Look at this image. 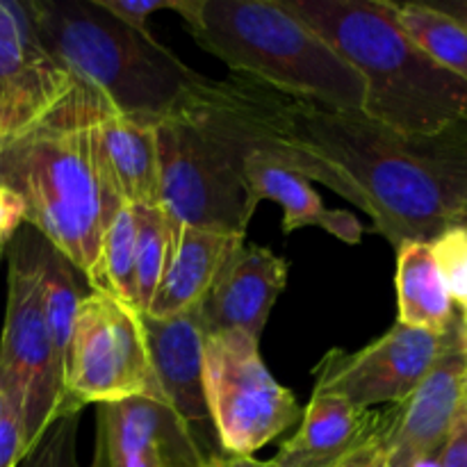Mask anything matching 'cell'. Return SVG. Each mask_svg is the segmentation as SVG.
<instances>
[{
	"label": "cell",
	"instance_id": "d6986e66",
	"mask_svg": "<svg viewBox=\"0 0 467 467\" xmlns=\"http://www.w3.org/2000/svg\"><path fill=\"white\" fill-rule=\"evenodd\" d=\"M100 132L119 194L132 208L160 205V155L155 119L114 108L103 96Z\"/></svg>",
	"mask_w": 467,
	"mask_h": 467
},
{
	"label": "cell",
	"instance_id": "83f0119b",
	"mask_svg": "<svg viewBox=\"0 0 467 467\" xmlns=\"http://www.w3.org/2000/svg\"><path fill=\"white\" fill-rule=\"evenodd\" d=\"M96 3L130 30L150 35V30L146 27L150 14L164 12V9H171V12L178 14L182 0H96Z\"/></svg>",
	"mask_w": 467,
	"mask_h": 467
},
{
	"label": "cell",
	"instance_id": "7402d4cb",
	"mask_svg": "<svg viewBox=\"0 0 467 467\" xmlns=\"http://www.w3.org/2000/svg\"><path fill=\"white\" fill-rule=\"evenodd\" d=\"M397 23L438 67L467 80V30L450 14L424 3H395Z\"/></svg>",
	"mask_w": 467,
	"mask_h": 467
},
{
	"label": "cell",
	"instance_id": "5bb4252c",
	"mask_svg": "<svg viewBox=\"0 0 467 467\" xmlns=\"http://www.w3.org/2000/svg\"><path fill=\"white\" fill-rule=\"evenodd\" d=\"M141 324H144L150 363L162 388L164 401L185 420L199 441V436H203L213 422H210L203 386L205 336L196 310L176 317H150L141 313Z\"/></svg>",
	"mask_w": 467,
	"mask_h": 467
},
{
	"label": "cell",
	"instance_id": "9a60e30c",
	"mask_svg": "<svg viewBox=\"0 0 467 467\" xmlns=\"http://www.w3.org/2000/svg\"><path fill=\"white\" fill-rule=\"evenodd\" d=\"M392 422L388 410L356 409L331 395H313L301 415V427L278 450V467H333L363 447Z\"/></svg>",
	"mask_w": 467,
	"mask_h": 467
},
{
	"label": "cell",
	"instance_id": "e0dca14e",
	"mask_svg": "<svg viewBox=\"0 0 467 467\" xmlns=\"http://www.w3.org/2000/svg\"><path fill=\"white\" fill-rule=\"evenodd\" d=\"M73 85L46 53L0 44V144L41 121Z\"/></svg>",
	"mask_w": 467,
	"mask_h": 467
},
{
	"label": "cell",
	"instance_id": "e575fe53",
	"mask_svg": "<svg viewBox=\"0 0 467 467\" xmlns=\"http://www.w3.org/2000/svg\"><path fill=\"white\" fill-rule=\"evenodd\" d=\"M418 467H438V465H436V461L431 459V461H424V463H420Z\"/></svg>",
	"mask_w": 467,
	"mask_h": 467
},
{
	"label": "cell",
	"instance_id": "7a4b0ae2",
	"mask_svg": "<svg viewBox=\"0 0 467 467\" xmlns=\"http://www.w3.org/2000/svg\"><path fill=\"white\" fill-rule=\"evenodd\" d=\"M103 94L76 80L41 121L0 144V185L21 196L26 223L94 281L105 231L126 201L100 132Z\"/></svg>",
	"mask_w": 467,
	"mask_h": 467
},
{
	"label": "cell",
	"instance_id": "ba28073f",
	"mask_svg": "<svg viewBox=\"0 0 467 467\" xmlns=\"http://www.w3.org/2000/svg\"><path fill=\"white\" fill-rule=\"evenodd\" d=\"M137 397L164 401L141 313L114 296L91 292L78 304L59 415L80 413L87 404H119Z\"/></svg>",
	"mask_w": 467,
	"mask_h": 467
},
{
	"label": "cell",
	"instance_id": "52a82bcc",
	"mask_svg": "<svg viewBox=\"0 0 467 467\" xmlns=\"http://www.w3.org/2000/svg\"><path fill=\"white\" fill-rule=\"evenodd\" d=\"M41 233L23 223L7 246V313L0 337V395L21 415L27 454L59 418L64 383L55 369L39 278Z\"/></svg>",
	"mask_w": 467,
	"mask_h": 467
},
{
	"label": "cell",
	"instance_id": "484cf974",
	"mask_svg": "<svg viewBox=\"0 0 467 467\" xmlns=\"http://www.w3.org/2000/svg\"><path fill=\"white\" fill-rule=\"evenodd\" d=\"M78 415H59L41 441L23 459V467H80L78 463Z\"/></svg>",
	"mask_w": 467,
	"mask_h": 467
},
{
	"label": "cell",
	"instance_id": "8d00e7d4",
	"mask_svg": "<svg viewBox=\"0 0 467 467\" xmlns=\"http://www.w3.org/2000/svg\"><path fill=\"white\" fill-rule=\"evenodd\" d=\"M461 226H463V228H467V213H465V217H463V222H461Z\"/></svg>",
	"mask_w": 467,
	"mask_h": 467
},
{
	"label": "cell",
	"instance_id": "cb8c5ba5",
	"mask_svg": "<svg viewBox=\"0 0 467 467\" xmlns=\"http://www.w3.org/2000/svg\"><path fill=\"white\" fill-rule=\"evenodd\" d=\"M135 296L137 310L146 313L167 272L171 255V223L162 205L135 208Z\"/></svg>",
	"mask_w": 467,
	"mask_h": 467
},
{
	"label": "cell",
	"instance_id": "277c9868",
	"mask_svg": "<svg viewBox=\"0 0 467 467\" xmlns=\"http://www.w3.org/2000/svg\"><path fill=\"white\" fill-rule=\"evenodd\" d=\"M178 14L196 44L237 76L327 109H363L354 68L278 0H182Z\"/></svg>",
	"mask_w": 467,
	"mask_h": 467
},
{
	"label": "cell",
	"instance_id": "ac0fdd59",
	"mask_svg": "<svg viewBox=\"0 0 467 467\" xmlns=\"http://www.w3.org/2000/svg\"><path fill=\"white\" fill-rule=\"evenodd\" d=\"M242 171H244V182L255 205L265 199L281 205L283 233L317 226L345 244H360L363 240V223L347 210L327 208L310 181H306L299 173L269 162L263 155H249Z\"/></svg>",
	"mask_w": 467,
	"mask_h": 467
},
{
	"label": "cell",
	"instance_id": "8fae6325",
	"mask_svg": "<svg viewBox=\"0 0 467 467\" xmlns=\"http://www.w3.org/2000/svg\"><path fill=\"white\" fill-rule=\"evenodd\" d=\"M208 454L164 401L137 397L99 406L94 467H203Z\"/></svg>",
	"mask_w": 467,
	"mask_h": 467
},
{
	"label": "cell",
	"instance_id": "d6a6232c",
	"mask_svg": "<svg viewBox=\"0 0 467 467\" xmlns=\"http://www.w3.org/2000/svg\"><path fill=\"white\" fill-rule=\"evenodd\" d=\"M203 467H278L274 461H258L254 456H235V454H210Z\"/></svg>",
	"mask_w": 467,
	"mask_h": 467
},
{
	"label": "cell",
	"instance_id": "6da1fadb",
	"mask_svg": "<svg viewBox=\"0 0 467 467\" xmlns=\"http://www.w3.org/2000/svg\"><path fill=\"white\" fill-rule=\"evenodd\" d=\"M254 155L358 205L392 246L429 242L467 213V114L438 132L410 135L363 112L296 100L237 76Z\"/></svg>",
	"mask_w": 467,
	"mask_h": 467
},
{
	"label": "cell",
	"instance_id": "d590c367",
	"mask_svg": "<svg viewBox=\"0 0 467 467\" xmlns=\"http://www.w3.org/2000/svg\"><path fill=\"white\" fill-rule=\"evenodd\" d=\"M463 404L467 406V374H465V383H463Z\"/></svg>",
	"mask_w": 467,
	"mask_h": 467
},
{
	"label": "cell",
	"instance_id": "d4e9b609",
	"mask_svg": "<svg viewBox=\"0 0 467 467\" xmlns=\"http://www.w3.org/2000/svg\"><path fill=\"white\" fill-rule=\"evenodd\" d=\"M442 281L456 310V331L467 349V228L454 226L431 242Z\"/></svg>",
	"mask_w": 467,
	"mask_h": 467
},
{
	"label": "cell",
	"instance_id": "1f68e13d",
	"mask_svg": "<svg viewBox=\"0 0 467 467\" xmlns=\"http://www.w3.org/2000/svg\"><path fill=\"white\" fill-rule=\"evenodd\" d=\"M388 429L383 433H379L377 438H372L369 442H365L363 447L351 451L349 456H345L340 463H336L333 467H388V456H386Z\"/></svg>",
	"mask_w": 467,
	"mask_h": 467
},
{
	"label": "cell",
	"instance_id": "f546056e",
	"mask_svg": "<svg viewBox=\"0 0 467 467\" xmlns=\"http://www.w3.org/2000/svg\"><path fill=\"white\" fill-rule=\"evenodd\" d=\"M438 467H467V406L461 404L450 433L436 454Z\"/></svg>",
	"mask_w": 467,
	"mask_h": 467
},
{
	"label": "cell",
	"instance_id": "f1b7e54d",
	"mask_svg": "<svg viewBox=\"0 0 467 467\" xmlns=\"http://www.w3.org/2000/svg\"><path fill=\"white\" fill-rule=\"evenodd\" d=\"M27 456L21 415L7 409L0 422V467H16Z\"/></svg>",
	"mask_w": 467,
	"mask_h": 467
},
{
	"label": "cell",
	"instance_id": "2e32d148",
	"mask_svg": "<svg viewBox=\"0 0 467 467\" xmlns=\"http://www.w3.org/2000/svg\"><path fill=\"white\" fill-rule=\"evenodd\" d=\"M244 242L246 237L196 231L171 223V255L167 272L144 315L176 317L199 308L222 269Z\"/></svg>",
	"mask_w": 467,
	"mask_h": 467
},
{
	"label": "cell",
	"instance_id": "9c48e42d",
	"mask_svg": "<svg viewBox=\"0 0 467 467\" xmlns=\"http://www.w3.org/2000/svg\"><path fill=\"white\" fill-rule=\"evenodd\" d=\"M258 342L244 331L214 333L203 342L205 401L223 454H255L304 415L295 395L269 374Z\"/></svg>",
	"mask_w": 467,
	"mask_h": 467
},
{
	"label": "cell",
	"instance_id": "3957f363",
	"mask_svg": "<svg viewBox=\"0 0 467 467\" xmlns=\"http://www.w3.org/2000/svg\"><path fill=\"white\" fill-rule=\"evenodd\" d=\"M363 80V109L400 132H438L467 114V80L406 36L388 0H281Z\"/></svg>",
	"mask_w": 467,
	"mask_h": 467
},
{
	"label": "cell",
	"instance_id": "30bf717a",
	"mask_svg": "<svg viewBox=\"0 0 467 467\" xmlns=\"http://www.w3.org/2000/svg\"><path fill=\"white\" fill-rule=\"evenodd\" d=\"M450 331L436 336L397 322L386 336L354 354L331 349L315 368L313 395L340 397L356 409L401 404L438 363Z\"/></svg>",
	"mask_w": 467,
	"mask_h": 467
},
{
	"label": "cell",
	"instance_id": "836d02e7",
	"mask_svg": "<svg viewBox=\"0 0 467 467\" xmlns=\"http://www.w3.org/2000/svg\"><path fill=\"white\" fill-rule=\"evenodd\" d=\"M5 413H7V404H5V397L0 395V422H3Z\"/></svg>",
	"mask_w": 467,
	"mask_h": 467
},
{
	"label": "cell",
	"instance_id": "4fadbf2b",
	"mask_svg": "<svg viewBox=\"0 0 467 467\" xmlns=\"http://www.w3.org/2000/svg\"><path fill=\"white\" fill-rule=\"evenodd\" d=\"M290 265L274 251L242 244L196 308L203 336L244 331L260 340L278 295L285 290Z\"/></svg>",
	"mask_w": 467,
	"mask_h": 467
},
{
	"label": "cell",
	"instance_id": "4dcf8cb0",
	"mask_svg": "<svg viewBox=\"0 0 467 467\" xmlns=\"http://www.w3.org/2000/svg\"><path fill=\"white\" fill-rule=\"evenodd\" d=\"M23 223H26V205L21 196L9 187L0 185V254L7 249Z\"/></svg>",
	"mask_w": 467,
	"mask_h": 467
},
{
	"label": "cell",
	"instance_id": "8992f818",
	"mask_svg": "<svg viewBox=\"0 0 467 467\" xmlns=\"http://www.w3.org/2000/svg\"><path fill=\"white\" fill-rule=\"evenodd\" d=\"M160 205L169 222L196 231L246 237L255 201L244 182V158L205 123L171 109L155 121Z\"/></svg>",
	"mask_w": 467,
	"mask_h": 467
},
{
	"label": "cell",
	"instance_id": "44dd1931",
	"mask_svg": "<svg viewBox=\"0 0 467 467\" xmlns=\"http://www.w3.org/2000/svg\"><path fill=\"white\" fill-rule=\"evenodd\" d=\"M39 278L46 327H48L50 345H53L55 369L64 383L68 345H71L73 324H76L78 304H80L82 296L78 290L71 263L55 246H50V242L44 235H41L39 244Z\"/></svg>",
	"mask_w": 467,
	"mask_h": 467
},
{
	"label": "cell",
	"instance_id": "ffe728a7",
	"mask_svg": "<svg viewBox=\"0 0 467 467\" xmlns=\"http://www.w3.org/2000/svg\"><path fill=\"white\" fill-rule=\"evenodd\" d=\"M395 285L400 324L436 336H445L454 327L456 308L429 242L397 246Z\"/></svg>",
	"mask_w": 467,
	"mask_h": 467
},
{
	"label": "cell",
	"instance_id": "7c38bea8",
	"mask_svg": "<svg viewBox=\"0 0 467 467\" xmlns=\"http://www.w3.org/2000/svg\"><path fill=\"white\" fill-rule=\"evenodd\" d=\"M467 349L461 345L456 322L445 351L418 390L392 406V422L386 433L388 467H418L436 459L463 404Z\"/></svg>",
	"mask_w": 467,
	"mask_h": 467
},
{
	"label": "cell",
	"instance_id": "603a6c76",
	"mask_svg": "<svg viewBox=\"0 0 467 467\" xmlns=\"http://www.w3.org/2000/svg\"><path fill=\"white\" fill-rule=\"evenodd\" d=\"M135 208L123 205L105 231L91 292L109 295L137 310L135 296Z\"/></svg>",
	"mask_w": 467,
	"mask_h": 467
},
{
	"label": "cell",
	"instance_id": "4316f807",
	"mask_svg": "<svg viewBox=\"0 0 467 467\" xmlns=\"http://www.w3.org/2000/svg\"><path fill=\"white\" fill-rule=\"evenodd\" d=\"M0 44H9L27 53H46L36 32L32 0H0Z\"/></svg>",
	"mask_w": 467,
	"mask_h": 467
},
{
	"label": "cell",
	"instance_id": "5b68a950",
	"mask_svg": "<svg viewBox=\"0 0 467 467\" xmlns=\"http://www.w3.org/2000/svg\"><path fill=\"white\" fill-rule=\"evenodd\" d=\"M32 9L46 55L126 114L158 121L201 76L96 0H32Z\"/></svg>",
	"mask_w": 467,
	"mask_h": 467
}]
</instances>
